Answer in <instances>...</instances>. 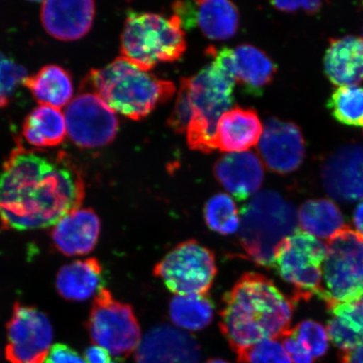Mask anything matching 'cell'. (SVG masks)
<instances>
[{
	"instance_id": "cell-19",
	"label": "cell",
	"mask_w": 363,
	"mask_h": 363,
	"mask_svg": "<svg viewBox=\"0 0 363 363\" xmlns=\"http://www.w3.org/2000/svg\"><path fill=\"white\" fill-rule=\"evenodd\" d=\"M95 4L84 1H45L40 17L45 30L57 40H74L83 38L92 27Z\"/></svg>"
},
{
	"instance_id": "cell-7",
	"label": "cell",
	"mask_w": 363,
	"mask_h": 363,
	"mask_svg": "<svg viewBox=\"0 0 363 363\" xmlns=\"http://www.w3.org/2000/svg\"><path fill=\"white\" fill-rule=\"evenodd\" d=\"M319 297L330 307L363 297V235L344 228L329 240Z\"/></svg>"
},
{
	"instance_id": "cell-6",
	"label": "cell",
	"mask_w": 363,
	"mask_h": 363,
	"mask_svg": "<svg viewBox=\"0 0 363 363\" xmlns=\"http://www.w3.org/2000/svg\"><path fill=\"white\" fill-rule=\"evenodd\" d=\"M187 43L179 18L155 13H130L121 35V52L140 69L149 72L160 62L178 61Z\"/></svg>"
},
{
	"instance_id": "cell-25",
	"label": "cell",
	"mask_w": 363,
	"mask_h": 363,
	"mask_svg": "<svg viewBox=\"0 0 363 363\" xmlns=\"http://www.w3.org/2000/svg\"><path fill=\"white\" fill-rule=\"evenodd\" d=\"M22 133L35 147H57L67 133L65 113L57 108L40 106L26 118Z\"/></svg>"
},
{
	"instance_id": "cell-35",
	"label": "cell",
	"mask_w": 363,
	"mask_h": 363,
	"mask_svg": "<svg viewBox=\"0 0 363 363\" xmlns=\"http://www.w3.org/2000/svg\"><path fill=\"white\" fill-rule=\"evenodd\" d=\"M44 363H87L74 349L65 344H55L50 349Z\"/></svg>"
},
{
	"instance_id": "cell-39",
	"label": "cell",
	"mask_w": 363,
	"mask_h": 363,
	"mask_svg": "<svg viewBox=\"0 0 363 363\" xmlns=\"http://www.w3.org/2000/svg\"><path fill=\"white\" fill-rule=\"evenodd\" d=\"M340 358L342 363H363V343L351 351L342 352Z\"/></svg>"
},
{
	"instance_id": "cell-22",
	"label": "cell",
	"mask_w": 363,
	"mask_h": 363,
	"mask_svg": "<svg viewBox=\"0 0 363 363\" xmlns=\"http://www.w3.org/2000/svg\"><path fill=\"white\" fill-rule=\"evenodd\" d=\"M230 67L237 83L253 95L262 94L277 71L275 63L267 54L250 44L230 50Z\"/></svg>"
},
{
	"instance_id": "cell-40",
	"label": "cell",
	"mask_w": 363,
	"mask_h": 363,
	"mask_svg": "<svg viewBox=\"0 0 363 363\" xmlns=\"http://www.w3.org/2000/svg\"><path fill=\"white\" fill-rule=\"evenodd\" d=\"M353 221L358 233L363 235V202L358 204L355 212H354Z\"/></svg>"
},
{
	"instance_id": "cell-38",
	"label": "cell",
	"mask_w": 363,
	"mask_h": 363,
	"mask_svg": "<svg viewBox=\"0 0 363 363\" xmlns=\"http://www.w3.org/2000/svg\"><path fill=\"white\" fill-rule=\"evenodd\" d=\"M111 359V353L96 345L89 347L85 352V361L87 363H106Z\"/></svg>"
},
{
	"instance_id": "cell-15",
	"label": "cell",
	"mask_w": 363,
	"mask_h": 363,
	"mask_svg": "<svg viewBox=\"0 0 363 363\" xmlns=\"http://www.w3.org/2000/svg\"><path fill=\"white\" fill-rule=\"evenodd\" d=\"M201 347L193 335L160 325L150 330L136 348L135 363H199Z\"/></svg>"
},
{
	"instance_id": "cell-41",
	"label": "cell",
	"mask_w": 363,
	"mask_h": 363,
	"mask_svg": "<svg viewBox=\"0 0 363 363\" xmlns=\"http://www.w3.org/2000/svg\"><path fill=\"white\" fill-rule=\"evenodd\" d=\"M204 363H230V362H226L223 359H220V358H214V359L208 360Z\"/></svg>"
},
{
	"instance_id": "cell-12",
	"label": "cell",
	"mask_w": 363,
	"mask_h": 363,
	"mask_svg": "<svg viewBox=\"0 0 363 363\" xmlns=\"http://www.w3.org/2000/svg\"><path fill=\"white\" fill-rule=\"evenodd\" d=\"M65 116L68 136L83 148L106 146L119 128L116 112L95 93L82 94L72 99Z\"/></svg>"
},
{
	"instance_id": "cell-24",
	"label": "cell",
	"mask_w": 363,
	"mask_h": 363,
	"mask_svg": "<svg viewBox=\"0 0 363 363\" xmlns=\"http://www.w3.org/2000/svg\"><path fill=\"white\" fill-rule=\"evenodd\" d=\"M24 85L40 106L60 108L69 104L74 85L69 74L57 65H48L33 76L27 77Z\"/></svg>"
},
{
	"instance_id": "cell-30",
	"label": "cell",
	"mask_w": 363,
	"mask_h": 363,
	"mask_svg": "<svg viewBox=\"0 0 363 363\" xmlns=\"http://www.w3.org/2000/svg\"><path fill=\"white\" fill-rule=\"evenodd\" d=\"M204 220L211 230L220 235H233L239 229L237 204L230 195L220 193L208 199L204 206Z\"/></svg>"
},
{
	"instance_id": "cell-29",
	"label": "cell",
	"mask_w": 363,
	"mask_h": 363,
	"mask_svg": "<svg viewBox=\"0 0 363 363\" xmlns=\"http://www.w3.org/2000/svg\"><path fill=\"white\" fill-rule=\"evenodd\" d=\"M328 108L335 120L343 125L363 126V88L342 86L329 99Z\"/></svg>"
},
{
	"instance_id": "cell-21",
	"label": "cell",
	"mask_w": 363,
	"mask_h": 363,
	"mask_svg": "<svg viewBox=\"0 0 363 363\" xmlns=\"http://www.w3.org/2000/svg\"><path fill=\"white\" fill-rule=\"evenodd\" d=\"M326 76L331 83L354 86L363 81V39L354 35L331 40L324 57Z\"/></svg>"
},
{
	"instance_id": "cell-28",
	"label": "cell",
	"mask_w": 363,
	"mask_h": 363,
	"mask_svg": "<svg viewBox=\"0 0 363 363\" xmlns=\"http://www.w3.org/2000/svg\"><path fill=\"white\" fill-rule=\"evenodd\" d=\"M169 315L179 328L201 330L211 323L214 305L208 294L177 295L170 302Z\"/></svg>"
},
{
	"instance_id": "cell-37",
	"label": "cell",
	"mask_w": 363,
	"mask_h": 363,
	"mask_svg": "<svg viewBox=\"0 0 363 363\" xmlns=\"http://www.w3.org/2000/svg\"><path fill=\"white\" fill-rule=\"evenodd\" d=\"M272 6L280 11L293 13L299 10L308 13H315L320 10L322 3L320 1H274Z\"/></svg>"
},
{
	"instance_id": "cell-4",
	"label": "cell",
	"mask_w": 363,
	"mask_h": 363,
	"mask_svg": "<svg viewBox=\"0 0 363 363\" xmlns=\"http://www.w3.org/2000/svg\"><path fill=\"white\" fill-rule=\"evenodd\" d=\"M89 80L94 93L113 111L134 121L143 119L159 104L169 101L176 91L172 82L158 79L122 57L91 71Z\"/></svg>"
},
{
	"instance_id": "cell-13",
	"label": "cell",
	"mask_w": 363,
	"mask_h": 363,
	"mask_svg": "<svg viewBox=\"0 0 363 363\" xmlns=\"http://www.w3.org/2000/svg\"><path fill=\"white\" fill-rule=\"evenodd\" d=\"M258 151L267 169L278 174H288L301 166L306 142L297 125L270 118L263 127Z\"/></svg>"
},
{
	"instance_id": "cell-34",
	"label": "cell",
	"mask_w": 363,
	"mask_h": 363,
	"mask_svg": "<svg viewBox=\"0 0 363 363\" xmlns=\"http://www.w3.org/2000/svg\"><path fill=\"white\" fill-rule=\"evenodd\" d=\"M243 363H293L289 353L278 340H264L250 350Z\"/></svg>"
},
{
	"instance_id": "cell-42",
	"label": "cell",
	"mask_w": 363,
	"mask_h": 363,
	"mask_svg": "<svg viewBox=\"0 0 363 363\" xmlns=\"http://www.w3.org/2000/svg\"><path fill=\"white\" fill-rule=\"evenodd\" d=\"M106 363H123L122 362V359H120V358H116L115 360H111L110 362H108Z\"/></svg>"
},
{
	"instance_id": "cell-16",
	"label": "cell",
	"mask_w": 363,
	"mask_h": 363,
	"mask_svg": "<svg viewBox=\"0 0 363 363\" xmlns=\"http://www.w3.org/2000/svg\"><path fill=\"white\" fill-rule=\"evenodd\" d=\"M322 181L326 191L339 201L363 199V146L349 144L331 154L322 169Z\"/></svg>"
},
{
	"instance_id": "cell-1",
	"label": "cell",
	"mask_w": 363,
	"mask_h": 363,
	"mask_svg": "<svg viewBox=\"0 0 363 363\" xmlns=\"http://www.w3.org/2000/svg\"><path fill=\"white\" fill-rule=\"evenodd\" d=\"M84 195L83 178L67 153H43L18 142L0 174V224L17 231L54 226L80 208Z\"/></svg>"
},
{
	"instance_id": "cell-20",
	"label": "cell",
	"mask_w": 363,
	"mask_h": 363,
	"mask_svg": "<svg viewBox=\"0 0 363 363\" xmlns=\"http://www.w3.org/2000/svg\"><path fill=\"white\" fill-rule=\"evenodd\" d=\"M262 131L263 126L255 110L231 108L218 122L215 149L228 153L247 152L259 143Z\"/></svg>"
},
{
	"instance_id": "cell-3",
	"label": "cell",
	"mask_w": 363,
	"mask_h": 363,
	"mask_svg": "<svg viewBox=\"0 0 363 363\" xmlns=\"http://www.w3.org/2000/svg\"><path fill=\"white\" fill-rule=\"evenodd\" d=\"M213 57L191 78H188L193 116L188 127L187 140L194 151L211 153L214 151L216 127L222 116L233 106L235 77L230 67V49L210 48Z\"/></svg>"
},
{
	"instance_id": "cell-23",
	"label": "cell",
	"mask_w": 363,
	"mask_h": 363,
	"mask_svg": "<svg viewBox=\"0 0 363 363\" xmlns=\"http://www.w3.org/2000/svg\"><path fill=\"white\" fill-rule=\"evenodd\" d=\"M104 271L101 262L91 257L63 266L57 272L56 288L62 298L83 302L104 289Z\"/></svg>"
},
{
	"instance_id": "cell-2",
	"label": "cell",
	"mask_w": 363,
	"mask_h": 363,
	"mask_svg": "<svg viewBox=\"0 0 363 363\" xmlns=\"http://www.w3.org/2000/svg\"><path fill=\"white\" fill-rule=\"evenodd\" d=\"M294 303L265 276L247 272L240 277L225 295L220 313L221 333L240 363L262 340L287 337Z\"/></svg>"
},
{
	"instance_id": "cell-36",
	"label": "cell",
	"mask_w": 363,
	"mask_h": 363,
	"mask_svg": "<svg viewBox=\"0 0 363 363\" xmlns=\"http://www.w3.org/2000/svg\"><path fill=\"white\" fill-rule=\"evenodd\" d=\"M284 347L294 363L314 362V358L303 350L301 345L297 342L296 338L294 337L292 329L287 337L284 338Z\"/></svg>"
},
{
	"instance_id": "cell-32",
	"label": "cell",
	"mask_w": 363,
	"mask_h": 363,
	"mask_svg": "<svg viewBox=\"0 0 363 363\" xmlns=\"http://www.w3.org/2000/svg\"><path fill=\"white\" fill-rule=\"evenodd\" d=\"M24 67L0 52V108L10 103L16 90L27 78Z\"/></svg>"
},
{
	"instance_id": "cell-33",
	"label": "cell",
	"mask_w": 363,
	"mask_h": 363,
	"mask_svg": "<svg viewBox=\"0 0 363 363\" xmlns=\"http://www.w3.org/2000/svg\"><path fill=\"white\" fill-rule=\"evenodd\" d=\"M193 116L188 78L182 79L175 106L167 120L169 128L177 134L187 133Z\"/></svg>"
},
{
	"instance_id": "cell-18",
	"label": "cell",
	"mask_w": 363,
	"mask_h": 363,
	"mask_svg": "<svg viewBox=\"0 0 363 363\" xmlns=\"http://www.w3.org/2000/svg\"><path fill=\"white\" fill-rule=\"evenodd\" d=\"M101 220L91 208H77L54 225L51 237L54 246L63 255H87L93 251L101 235Z\"/></svg>"
},
{
	"instance_id": "cell-17",
	"label": "cell",
	"mask_w": 363,
	"mask_h": 363,
	"mask_svg": "<svg viewBox=\"0 0 363 363\" xmlns=\"http://www.w3.org/2000/svg\"><path fill=\"white\" fill-rule=\"evenodd\" d=\"M216 179L240 201L255 194L264 180V167L252 152H233L221 157L214 167Z\"/></svg>"
},
{
	"instance_id": "cell-11",
	"label": "cell",
	"mask_w": 363,
	"mask_h": 363,
	"mask_svg": "<svg viewBox=\"0 0 363 363\" xmlns=\"http://www.w3.org/2000/svg\"><path fill=\"white\" fill-rule=\"evenodd\" d=\"M6 328L9 362L44 363L52 347L53 328L43 312L16 303Z\"/></svg>"
},
{
	"instance_id": "cell-27",
	"label": "cell",
	"mask_w": 363,
	"mask_h": 363,
	"mask_svg": "<svg viewBox=\"0 0 363 363\" xmlns=\"http://www.w3.org/2000/svg\"><path fill=\"white\" fill-rule=\"evenodd\" d=\"M298 221L306 233L330 239L344 229L345 220L337 204L329 199H314L302 204Z\"/></svg>"
},
{
	"instance_id": "cell-10",
	"label": "cell",
	"mask_w": 363,
	"mask_h": 363,
	"mask_svg": "<svg viewBox=\"0 0 363 363\" xmlns=\"http://www.w3.org/2000/svg\"><path fill=\"white\" fill-rule=\"evenodd\" d=\"M216 274L215 254L195 240L179 244L154 269V275L177 295L208 294Z\"/></svg>"
},
{
	"instance_id": "cell-5",
	"label": "cell",
	"mask_w": 363,
	"mask_h": 363,
	"mask_svg": "<svg viewBox=\"0 0 363 363\" xmlns=\"http://www.w3.org/2000/svg\"><path fill=\"white\" fill-rule=\"evenodd\" d=\"M291 203L272 190L256 194L240 211L239 239L257 264L272 269L277 249L297 230Z\"/></svg>"
},
{
	"instance_id": "cell-14",
	"label": "cell",
	"mask_w": 363,
	"mask_h": 363,
	"mask_svg": "<svg viewBox=\"0 0 363 363\" xmlns=\"http://www.w3.org/2000/svg\"><path fill=\"white\" fill-rule=\"evenodd\" d=\"M172 8L174 15L179 18L184 30L198 26L211 40H228L238 30V7L227 0L176 2Z\"/></svg>"
},
{
	"instance_id": "cell-9",
	"label": "cell",
	"mask_w": 363,
	"mask_h": 363,
	"mask_svg": "<svg viewBox=\"0 0 363 363\" xmlns=\"http://www.w3.org/2000/svg\"><path fill=\"white\" fill-rule=\"evenodd\" d=\"M88 330L94 345L120 359L136 350L142 340L139 322L133 307L118 301L106 288L94 298Z\"/></svg>"
},
{
	"instance_id": "cell-26",
	"label": "cell",
	"mask_w": 363,
	"mask_h": 363,
	"mask_svg": "<svg viewBox=\"0 0 363 363\" xmlns=\"http://www.w3.org/2000/svg\"><path fill=\"white\" fill-rule=\"evenodd\" d=\"M333 318L328 333L342 352L351 351L363 343V297L357 301L337 303L328 308Z\"/></svg>"
},
{
	"instance_id": "cell-31",
	"label": "cell",
	"mask_w": 363,
	"mask_h": 363,
	"mask_svg": "<svg viewBox=\"0 0 363 363\" xmlns=\"http://www.w3.org/2000/svg\"><path fill=\"white\" fill-rule=\"evenodd\" d=\"M292 333L303 350L313 358L323 357L328 350V330L318 322L303 320L292 329Z\"/></svg>"
},
{
	"instance_id": "cell-8",
	"label": "cell",
	"mask_w": 363,
	"mask_h": 363,
	"mask_svg": "<svg viewBox=\"0 0 363 363\" xmlns=\"http://www.w3.org/2000/svg\"><path fill=\"white\" fill-rule=\"evenodd\" d=\"M326 254L328 247L323 242L298 229L277 249L272 269L294 288V302L319 296Z\"/></svg>"
}]
</instances>
